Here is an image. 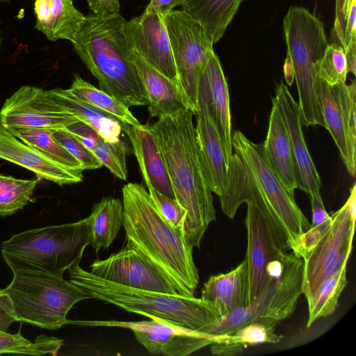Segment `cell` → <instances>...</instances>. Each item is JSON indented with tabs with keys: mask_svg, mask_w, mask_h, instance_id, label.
Masks as SVG:
<instances>
[{
	"mask_svg": "<svg viewBox=\"0 0 356 356\" xmlns=\"http://www.w3.org/2000/svg\"><path fill=\"white\" fill-rule=\"evenodd\" d=\"M79 120L48 90L22 86L4 102L0 110V124L12 127L65 129Z\"/></svg>",
	"mask_w": 356,
	"mask_h": 356,
	"instance_id": "cell-13",
	"label": "cell"
},
{
	"mask_svg": "<svg viewBox=\"0 0 356 356\" xmlns=\"http://www.w3.org/2000/svg\"><path fill=\"white\" fill-rule=\"evenodd\" d=\"M126 21L120 13L85 16L72 44L102 90L128 108L145 106L148 99L125 36Z\"/></svg>",
	"mask_w": 356,
	"mask_h": 356,
	"instance_id": "cell-3",
	"label": "cell"
},
{
	"mask_svg": "<svg viewBox=\"0 0 356 356\" xmlns=\"http://www.w3.org/2000/svg\"><path fill=\"white\" fill-rule=\"evenodd\" d=\"M243 0H186L183 11L198 22L215 44L224 35Z\"/></svg>",
	"mask_w": 356,
	"mask_h": 356,
	"instance_id": "cell-27",
	"label": "cell"
},
{
	"mask_svg": "<svg viewBox=\"0 0 356 356\" xmlns=\"http://www.w3.org/2000/svg\"><path fill=\"white\" fill-rule=\"evenodd\" d=\"M124 33L131 49L136 51L161 74L177 81L176 68L163 17L143 12L141 15L126 21Z\"/></svg>",
	"mask_w": 356,
	"mask_h": 356,
	"instance_id": "cell-17",
	"label": "cell"
},
{
	"mask_svg": "<svg viewBox=\"0 0 356 356\" xmlns=\"http://www.w3.org/2000/svg\"><path fill=\"white\" fill-rule=\"evenodd\" d=\"M246 204L248 247L245 258L250 304L266 284V267L269 262L277 259L289 246L286 236L270 216L254 204Z\"/></svg>",
	"mask_w": 356,
	"mask_h": 356,
	"instance_id": "cell-12",
	"label": "cell"
},
{
	"mask_svg": "<svg viewBox=\"0 0 356 356\" xmlns=\"http://www.w3.org/2000/svg\"><path fill=\"white\" fill-rule=\"evenodd\" d=\"M1 35H0V49H1Z\"/></svg>",
	"mask_w": 356,
	"mask_h": 356,
	"instance_id": "cell-50",
	"label": "cell"
},
{
	"mask_svg": "<svg viewBox=\"0 0 356 356\" xmlns=\"http://www.w3.org/2000/svg\"><path fill=\"white\" fill-rule=\"evenodd\" d=\"M302 259L293 251L284 252L269 262L266 284L247 307L222 316L198 331L210 335H227L252 323L275 327L293 313L302 294Z\"/></svg>",
	"mask_w": 356,
	"mask_h": 356,
	"instance_id": "cell-7",
	"label": "cell"
},
{
	"mask_svg": "<svg viewBox=\"0 0 356 356\" xmlns=\"http://www.w3.org/2000/svg\"><path fill=\"white\" fill-rule=\"evenodd\" d=\"M201 300L218 318L249 304L247 259L226 273L211 276L204 284Z\"/></svg>",
	"mask_w": 356,
	"mask_h": 356,
	"instance_id": "cell-22",
	"label": "cell"
},
{
	"mask_svg": "<svg viewBox=\"0 0 356 356\" xmlns=\"http://www.w3.org/2000/svg\"><path fill=\"white\" fill-rule=\"evenodd\" d=\"M54 138L81 164L84 170L100 168L103 165L80 139L66 129L53 131Z\"/></svg>",
	"mask_w": 356,
	"mask_h": 356,
	"instance_id": "cell-37",
	"label": "cell"
},
{
	"mask_svg": "<svg viewBox=\"0 0 356 356\" xmlns=\"http://www.w3.org/2000/svg\"><path fill=\"white\" fill-rule=\"evenodd\" d=\"M282 337V335L275 334V327L260 323H252L227 334L225 341L238 343L246 348L266 343H276Z\"/></svg>",
	"mask_w": 356,
	"mask_h": 356,
	"instance_id": "cell-36",
	"label": "cell"
},
{
	"mask_svg": "<svg viewBox=\"0 0 356 356\" xmlns=\"http://www.w3.org/2000/svg\"><path fill=\"white\" fill-rule=\"evenodd\" d=\"M149 194L161 216L175 228L184 230L186 210L175 199L170 198L153 188Z\"/></svg>",
	"mask_w": 356,
	"mask_h": 356,
	"instance_id": "cell-38",
	"label": "cell"
},
{
	"mask_svg": "<svg viewBox=\"0 0 356 356\" xmlns=\"http://www.w3.org/2000/svg\"><path fill=\"white\" fill-rule=\"evenodd\" d=\"M284 74L286 83L291 86L294 81V74L291 60L287 56L284 64Z\"/></svg>",
	"mask_w": 356,
	"mask_h": 356,
	"instance_id": "cell-47",
	"label": "cell"
},
{
	"mask_svg": "<svg viewBox=\"0 0 356 356\" xmlns=\"http://www.w3.org/2000/svg\"><path fill=\"white\" fill-rule=\"evenodd\" d=\"M263 146L273 168L286 188L294 195L297 184L288 134L274 105L271 109L268 133Z\"/></svg>",
	"mask_w": 356,
	"mask_h": 356,
	"instance_id": "cell-25",
	"label": "cell"
},
{
	"mask_svg": "<svg viewBox=\"0 0 356 356\" xmlns=\"http://www.w3.org/2000/svg\"><path fill=\"white\" fill-rule=\"evenodd\" d=\"M195 115L197 143L207 182L211 192L220 196L228 177V164L223 147L205 110L198 106Z\"/></svg>",
	"mask_w": 356,
	"mask_h": 356,
	"instance_id": "cell-23",
	"label": "cell"
},
{
	"mask_svg": "<svg viewBox=\"0 0 356 356\" xmlns=\"http://www.w3.org/2000/svg\"><path fill=\"white\" fill-rule=\"evenodd\" d=\"M90 218V245L96 252L108 248L124 225L122 201L111 197H103L93 205Z\"/></svg>",
	"mask_w": 356,
	"mask_h": 356,
	"instance_id": "cell-29",
	"label": "cell"
},
{
	"mask_svg": "<svg viewBox=\"0 0 356 356\" xmlns=\"http://www.w3.org/2000/svg\"><path fill=\"white\" fill-rule=\"evenodd\" d=\"M232 148L248 167L285 234L289 249L308 230L310 223L270 165L262 144L249 140L241 131L232 134Z\"/></svg>",
	"mask_w": 356,
	"mask_h": 356,
	"instance_id": "cell-9",
	"label": "cell"
},
{
	"mask_svg": "<svg viewBox=\"0 0 356 356\" xmlns=\"http://www.w3.org/2000/svg\"><path fill=\"white\" fill-rule=\"evenodd\" d=\"M12 272L13 280L3 291L12 301L17 321L57 330L67 324V314L76 303L90 298L63 275L31 270Z\"/></svg>",
	"mask_w": 356,
	"mask_h": 356,
	"instance_id": "cell-8",
	"label": "cell"
},
{
	"mask_svg": "<svg viewBox=\"0 0 356 356\" xmlns=\"http://www.w3.org/2000/svg\"><path fill=\"white\" fill-rule=\"evenodd\" d=\"M353 0H344L343 6V15L345 21H346V18L351 6V2Z\"/></svg>",
	"mask_w": 356,
	"mask_h": 356,
	"instance_id": "cell-48",
	"label": "cell"
},
{
	"mask_svg": "<svg viewBox=\"0 0 356 356\" xmlns=\"http://www.w3.org/2000/svg\"><path fill=\"white\" fill-rule=\"evenodd\" d=\"M211 345V353L218 355H238L245 348L241 344L227 341L216 342Z\"/></svg>",
	"mask_w": 356,
	"mask_h": 356,
	"instance_id": "cell-45",
	"label": "cell"
},
{
	"mask_svg": "<svg viewBox=\"0 0 356 356\" xmlns=\"http://www.w3.org/2000/svg\"><path fill=\"white\" fill-rule=\"evenodd\" d=\"M33 1L36 17L35 29L51 42L63 39L73 43L85 19L74 6L73 0Z\"/></svg>",
	"mask_w": 356,
	"mask_h": 356,
	"instance_id": "cell-24",
	"label": "cell"
},
{
	"mask_svg": "<svg viewBox=\"0 0 356 356\" xmlns=\"http://www.w3.org/2000/svg\"><path fill=\"white\" fill-rule=\"evenodd\" d=\"M69 92L78 99L109 113L121 122L129 125L139 124L129 108L115 98L98 89L79 75L74 76Z\"/></svg>",
	"mask_w": 356,
	"mask_h": 356,
	"instance_id": "cell-32",
	"label": "cell"
},
{
	"mask_svg": "<svg viewBox=\"0 0 356 356\" xmlns=\"http://www.w3.org/2000/svg\"><path fill=\"white\" fill-rule=\"evenodd\" d=\"M283 31L297 85L302 124L325 128L318 65L328 45L322 22L307 9L291 6Z\"/></svg>",
	"mask_w": 356,
	"mask_h": 356,
	"instance_id": "cell-6",
	"label": "cell"
},
{
	"mask_svg": "<svg viewBox=\"0 0 356 356\" xmlns=\"http://www.w3.org/2000/svg\"><path fill=\"white\" fill-rule=\"evenodd\" d=\"M348 284L346 266L324 280L306 299L309 316L307 327L317 319L332 314L339 305L340 296Z\"/></svg>",
	"mask_w": 356,
	"mask_h": 356,
	"instance_id": "cell-31",
	"label": "cell"
},
{
	"mask_svg": "<svg viewBox=\"0 0 356 356\" xmlns=\"http://www.w3.org/2000/svg\"><path fill=\"white\" fill-rule=\"evenodd\" d=\"M0 2H3V3H10V0H0Z\"/></svg>",
	"mask_w": 356,
	"mask_h": 356,
	"instance_id": "cell-49",
	"label": "cell"
},
{
	"mask_svg": "<svg viewBox=\"0 0 356 356\" xmlns=\"http://www.w3.org/2000/svg\"><path fill=\"white\" fill-rule=\"evenodd\" d=\"M147 188L175 199L167 166L156 137L149 124H122Z\"/></svg>",
	"mask_w": 356,
	"mask_h": 356,
	"instance_id": "cell-20",
	"label": "cell"
},
{
	"mask_svg": "<svg viewBox=\"0 0 356 356\" xmlns=\"http://www.w3.org/2000/svg\"><path fill=\"white\" fill-rule=\"evenodd\" d=\"M344 0H336L335 20L334 23V32L341 45L346 25L343 15Z\"/></svg>",
	"mask_w": 356,
	"mask_h": 356,
	"instance_id": "cell-46",
	"label": "cell"
},
{
	"mask_svg": "<svg viewBox=\"0 0 356 356\" xmlns=\"http://www.w3.org/2000/svg\"><path fill=\"white\" fill-rule=\"evenodd\" d=\"M321 96L325 129L337 145L347 171H356V83L330 86L321 80Z\"/></svg>",
	"mask_w": 356,
	"mask_h": 356,
	"instance_id": "cell-15",
	"label": "cell"
},
{
	"mask_svg": "<svg viewBox=\"0 0 356 356\" xmlns=\"http://www.w3.org/2000/svg\"><path fill=\"white\" fill-rule=\"evenodd\" d=\"M15 321L17 319L12 301L3 289L0 288V332H7Z\"/></svg>",
	"mask_w": 356,
	"mask_h": 356,
	"instance_id": "cell-41",
	"label": "cell"
},
{
	"mask_svg": "<svg viewBox=\"0 0 356 356\" xmlns=\"http://www.w3.org/2000/svg\"><path fill=\"white\" fill-rule=\"evenodd\" d=\"M203 108L220 139L227 162L232 158V127L228 86L218 56L213 51L200 77L197 107Z\"/></svg>",
	"mask_w": 356,
	"mask_h": 356,
	"instance_id": "cell-18",
	"label": "cell"
},
{
	"mask_svg": "<svg viewBox=\"0 0 356 356\" xmlns=\"http://www.w3.org/2000/svg\"><path fill=\"white\" fill-rule=\"evenodd\" d=\"M7 129L18 139L62 166L83 171L81 163L54 138V130L21 127Z\"/></svg>",
	"mask_w": 356,
	"mask_h": 356,
	"instance_id": "cell-30",
	"label": "cell"
},
{
	"mask_svg": "<svg viewBox=\"0 0 356 356\" xmlns=\"http://www.w3.org/2000/svg\"><path fill=\"white\" fill-rule=\"evenodd\" d=\"M91 244L90 216L76 222L26 230L1 242L0 252L12 271L31 270L57 275L80 263Z\"/></svg>",
	"mask_w": 356,
	"mask_h": 356,
	"instance_id": "cell-5",
	"label": "cell"
},
{
	"mask_svg": "<svg viewBox=\"0 0 356 356\" xmlns=\"http://www.w3.org/2000/svg\"><path fill=\"white\" fill-rule=\"evenodd\" d=\"M356 0H353L346 18L341 46L345 51L348 72H356Z\"/></svg>",
	"mask_w": 356,
	"mask_h": 356,
	"instance_id": "cell-39",
	"label": "cell"
},
{
	"mask_svg": "<svg viewBox=\"0 0 356 356\" xmlns=\"http://www.w3.org/2000/svg\"><path fill=\"white\" fill-rule=\"evenodd\" d=\"M0 159L33 172L40 180L46 179L60 186L83 180V171L68 169L26 145L0 124Z\"/></svg>",
	"mask_w": 356,
	"mask_h": 356,
	"instance_id": "cell-19",
	"label": "cell"
},
{
	"mask_svg": "<svg viewBox=\"0 0 356 356\" xmlns=\"http://www.w3.org/2000/svg\"><path fill=\"white\" fill-rule=\"evenodd\" d=\"M177 83L192 110H197L200 77L213 51L203 27L183 10H172L164 17Z\"/></svg>",
	"mask_w": 356,
	"mask_h": 356,
	"instance_id": "cell-10",
	"label": "cell"
},
{
	"mask_svg": "<svg viewBox=\"0 0 356 356\" xmlns=\"http://www.w3.org/2000/svg\"><path fill=\"white\" fill-rule=\"evenodd\" d=\"M48 92L78 120L89 125L106 140L112 143L121 140L124 123L115 117L78 99L67 89L56 88Z\"/></svg>",
	"mask_w": 356,
	"mask_h": 356,
	"instance_id": "cell-28",
	"label": "cell"
},
{
	"mask_svg": "<svg viewBox=\"0 0 356 356\" xmlns=\"http://www.w3.org/2000/svg\"><path fill=\"white\" fill-rule=\"evenodd\" d=\"M79 264L68 269L70 280L90 298L192 331H198L219 318L201 298L123 286L94 275Z\"/></svg>",
	"mask_w": 356,
	"mask_h": 356,
	"instance_id": "cell-4",
	"label": "cell"
},
{
	"mask_svg": "<svg viewBox=\"0 0 356 356\" xmlns=\"http://www.w3.org/2000/svg\"><path fill=\"white\" fill-rule=\"evenodd\" d=\"M191 108L159 118L151 125L161 149L175 200L186 210L184 237L200 248L209 225L216 220L212 192L201 163Z\"/></svg>",
	"mask_w": 356,
	"mask_h": 356,
	"instance_id": "cell-1",
	"label": "cell"
},
{
	"mask_svg": "<svg viewBox=\"0 0 356 356\" xmlns=\"http://www.w3.org/2000/svg\"><path fill=\"white\" fill-rule=\"evenodd\" d=\"M63 345V340L55 337L40 335L34 341H31L24 337L20 331L15 334L0 332V354L56 355Z\"/></svg>",
	"mask_w": 356,
	"mask_h": 356,
	"instance_id": "cell-34",
	"label": "cell"
},
{
	"mask_svg": "<svg viewBox=\"0 0 356 356\" xmlns=\"http://www.w3.org/2000/svg\"><path fill=\"white\" fill-rule=\"evenodd\" d=\"M92 14L107 17L120 14L119 0H86Z\"/></svg>",
	"mask_w": 356,
	"mask_h": 356,
	"instance_id": "cell-42",
	"label": "cell"
},
{
	"mask_svg": "<svg viewBox=\"0 0 356 356\" xmlns=\"http://www.w3.org/2000/svg\"><path fill=\"white\" fill-rule=\"evenodd\" d=\"M65 129L76 135L103 165L121 180L127 179L126 156L127 147L122 140L112 143L106 140L89 125L77 120Z\"/></svg>",
	"mask_w": 356,
	"mask_h": 356,
	"instance_id": "cell-26",
	"label": "cell"
},
{
	"mask_svg": "<svg viewBox=\"0 0 356 356\" xmlns=\"http://www.w3.org/2000/svg\"><path fill=\"white\" fill-rule=\"evenodd\" d=\"M356 185L345 204L331 216L328 229L302 259V293L307 298L322 282L346 266L350 255L356 220Z\"/></svg>",
	"mask_w": 356,
	"mask_h": 356,
	"instance_id": "cell-11",
	"label": "cell"
},
{
	"mask_svg": "<svg viewBox=\"0 0 356 356\" xmlns=\"http://www.w3.org/2000/svg\"><path fill=\"white\" fill-rule=\"evenodd\" d=\"M332 222L330 218L316 226L310 227L296 241L291 250L299 257H305L317 245L324 236Z\"/></svg>",
	"mask_w": 356,
	"mask_h": 356,
	"instance_id": "cell-40",
	"label": "cell"
},
{
	"mask_svg": "<svg viewBox=\"0 0 356 356\" xmlns=\"http://www.w3.org/2000/svg\"><path fill=\"white\" fill-rule=\"evenodd\" d=\"M95 276L123 286L186 297L159 268L128 244L118 252L90 265Z\"/></svg>",
	"mask_w": 356,
	"mask_h": 356,
	"instance_id": "cell-14",
	"label": "cell"
},
{
	"mask_svg": "<svg viewBox=\"0 0 356 356\" xmlns=\"http://www.w3.org/2000/svg\"><path fill=\"white\" fill-rule=\"evenodd\" d=\"M186 0H150L144 13H156L165 17L176 6H184Z\"/></svg>",
	"mask_w": 356,
	"mask_h": 356,
	"instance_id": "cell-43",
	"label": "cell"
},
{
	"mask_svg": "<svg viewBox=\"0 0 356 356\" xmlns=\"http://www.w3.org/2000/svg\"><path fill=\"white\" fill-rule=\"evenodd\" d=\"M122 192L127 244L163 271L186 297H194L199 274L184 230L161 216L141 184L128 183Z\"/></svg>",
	"mask_w": 356,
	"mask_h": 356,
	"instance_id": "cell-2",
	"label": "cell"
},
{
	"mask_svg": "<svg viewBox=\"0 0 356 356\" xmlns=\"http://www.w3.org/2000/svg\"><path fill=\"white\" fill-rule=\"evenodd\" d=\"M272 102L288 134L297 188L309 195L320 193L321 179L305 140L298 103L282 82L277 85Z\"/></svg>",
	"mask_w": 356,
	"mask_h": 356,
	"instance_id": "cell-16",
	"label": "cell"
},
{
	"mask_svg": "<svg viewBox=\"0 0 356 356\" xmlns=\"http://www.w3.org/2000/svg\"><path fill=\"white\" fill-rule=\"evenodd\" d=\"M131 52L147 96L151 117L174 115L191 108L177 81L154 69L134 49H131Z\"/></svg>",
	"mask_w": 356,
	"mask_h": 356,
	"instance_id": "cell-21",
	"label": "cell"
},
{
	"mask_svg": "<svg viewBox=\"0 0 356 356\" xmlns=\"http://www.w3.org/2000/svg\"><path fill=\"white\" fill-rule=\"evenodd\" d=\"M312 211V220L310 227L316 226L327 220L330 216L327 213L320 193L309 195Z\"/></svg>",
	"mask_w": 356,
	"mask_h": 356,
	"instance_id": "cell-44",
	"label": "cell"
},
{
	"mask_svg": "<svg viewBox=\"0 0 356 356\" xmlns=\"http://www.w3.org/2000/svg\"><path fill=\"white\" fill-rule=\"evenodd\" d=\"M39 181L0 174V216H11L27 205Z\"/></svg>",
	"mask_w": 356,
	"mask_h": 356,
	"instance_id": "cell-33",
	"label": "cell"
},
{
	"mask_svg": "<svg viewBox=\"0 0 356 356\" xmlns=\"http://www.w3.org/2000/svg\"><path fill=\"white\" fill-rule=\"evenodd\" d=\"M348 73L347 58L342 46L336 43L328 44L318 65L320 79L330 86L344 83Z\"/></svg>",
	"mask_w": 356,
	"mask_h": 356,
	"instance_id": "cell-35",
	"label": "cell"
}]
</instances>
